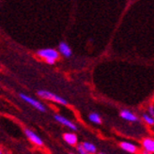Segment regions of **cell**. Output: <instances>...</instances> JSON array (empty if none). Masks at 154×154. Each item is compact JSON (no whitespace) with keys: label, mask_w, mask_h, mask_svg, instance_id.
Returning a JSON list of instances; mask_svg holds the SVG:
<instances>
[{"label":"cell","mask_w":154,"mask_h":154,"mask_svg":"<svg viewBox=\"0 0 154 154\" xmlns=\"http://www.w3.org/2000/svg\"><path fill=\"white\" fill-rule=\"evenodd\" d=\"M38 95L42 98H43V99L51 100V101H53V102H56V103H58L61 104H67V101L65 99L61 98V97L56 95L55 93H52V92H49V91L40 90V91H38Z\"/></svg>","instance_id":"6da1fadb"},{"label":"cell","mask_w":154,"mask_h":154,"mask_svg":"<svg viewBox=\"0 0 154 154\" xmlns=\"http://www.w3.org/2000/svg\"><path fill=\"white\" fill-rule=\"evenodd\" d=\"M38 56L46 59H54L56 60L58 58V52L54 49H42L38 51Z\"/></svg>","instance_id":"7a4b0ae2"},{"label":"cell","mask_w":154,"mask_h":154,"mask_svg":"<svg viewBox=\"0 0 154 154\" xmlns=\"http://www.w3.org/2000/svg\"><path fill=\"white\" fill-rule=\"evenodd\" d=\"M20 97L24 100V101H26V103H28L29 104H31L32 106H34L35 108H37L38 110H40V111H42V112H45V107L40 103V102H38V101H36V100H34V99H32V98H30V97H28V96H26V95H25V94H23V93H21L20 94Z\"/></svg>","instance_id":"3957f363"},{"label":"cell","mask_w":154,"mask_h":154,"mask_svg":"<svg viewBox=\"0 0 154 154\" xmlns=\"http://www.w3.org/2000/svg\"><path fill=\"white\" fill-rule=\"evenodd\" d=\"M25 133H26V136L29 138V139L31 140L34 144H36L37 146H42V145H43L42 140L41 138L38 137L35 133H33L32 131H30V130H28V129H26V130H25Z\"/></svg>","instance_id":"277c9868"},{"label":"cell","mask_w":154,"mask_h":154,"mask_svg":"<svg viewBox=\"0 0 154 154\" xmlns=\"http://www.w3.org/2000/svg\"><path fill=\"white\" fill-rule=\"evenodd\" d=\"M55 119H56V120H57L59 123H61V124H63V125H65V126L69 127V128L72 129V130H73V131H75V130L77 129V127L73 124V123H72V121H70L69 119H65L64 117H62V116L55 115Z\"/></svg>","instance_id":"5b68a950"},{"label":"cell","mask_w":154,"mask_h":154,"mask_svg":"<svg viewBox=\"0 0 154 154\" xmlns=\"http://www.w3.org/2000/svg\"><path fill=\"white\" fill-rule=\"evenodd\" d=\"M58 48H59V52L62 54L63 56H65L66 57H71V55H72V50H71L70 47H69L68 44H66L65 42H60Z\"/></svg>","instance_id":"8992f818"},{"label":"cell","mask_w":154,"mask_h":154,"mask_svg":"<svg viewBox=\"0 0 154 154\" xmlns=\"http://www.w3.org/2000/svg\"><path fill=\"white\" fill-rule=\"evenodd\" d=\"M143 147L145 148V150H148L151 153L154 152V140L151 138H146L143 140Z\"/></svg>","instance_id":"52a82bcc"},{"label":"cell","mask_w":154,"mask_h":154,"mask_svg":"<svg viewBox=\"0 0 154 154\" xmlns=\"http://www.w3.org/2000/svg\"><path fill=\"white\" fill-rule=\"evenodd\" d=\"M120 117H121L122 119H126V120H129V121H136V120H137L136 116L134 115L133 113H131V112L128 111V110H123V111H121V113H120Z\"/></svg>","instance_id":"ba28073f"},{"label":"cell","mask_w":154,"mask_h":154,"mask_svg":"<svg viewBox=\"0 0 154 154\" xmlns=\"http://www.w3.org/2000/svg\"><path fill=\"white\" fill-rule=\"evenodd\" d=\"M63 138L70 145H76L77 143V136L74 134H64Z\"/></svg>","instance_id":"9c48e42d"},{"label":"cell","mask_w":154,"mask_h":154,"mask_svg":"<svg viewBox=\"0 0 154 154\" xmlns=\"http://www.w3.org/2000/svg\"><path fill=\"white\" fill-rule=\"evenodd\" d=\"M120 147L126 150V151H129L131 153H134L136 151V147L134 145L131 144V143H128V142H122L120 143Z\"/></svg>","instance_id":"30bf717a"},{"label":"cell","mask_w":154,"mask_h":154,"mask_svg":"<svg viewBox=\"0 0 154 154\" xmlns=\"http://www.w3.org/2000/svg\"><path fill=\"white\" fill-rule=\"evenodd\" d=\"M82 146L88 153H95L96 152V147L93 144L88 143V142H84L82 144Z\"/></svg>","instance_id":"8fae6325"},{"label":"cell","mask_w":154,"mask_h":154,"mask_svg":"<svg viewBox=\"0 0 154 154\" xmlns=\"http://www.w3.org/2000/svg\"><path fill=\"white\" fill-rule=\"evenodd\" d=\"M88 118H89V120L90 121L96 123V124H101V123H102L101 118H100V116L98 114H96V113H91V114H89Z\"/></svg>","instance_id":"7c38bea8"},{"label":"cell","mask_w":154,"mask_h":154,"mask_svg":"<svg viewBox=\"0 0 154 154\" xmlns=\"http://www.w3.org/2000/svg\"><path fill=\"white\" fill-rule=\"evenodd\" d=\"M143 119H144V120L148 123V124H149V125H152V124H154V119L153 118H151V117H149V115H146V114H144L143 115Z\"/></svg>","instance_id":"4fadbf2b"},{"label":"cell","mask_w":154,"mask_h":154,"mask_svg":"<svg viewBox=\"0 0 154 154\" xmlns=\"http://www.w3.org/2000/svg\"><path fill=\"white\" fill-rule=\"evenodd\" d=\"M78 151H79V153L80 154H89L86 149H84V147L81 145V146H78Z\"/></svg>","instance_id":"5bb4252c"},{"label":"cell","mask_w":154,"mask_h":154,"mask_svg":"<svg viewBox=\"0 0 154 154\" xmlns=\"http://www.w3.org/2000/svg\"><path fill=\"white\" fill-rule=\"evenodd\" d=\"M149 112L150 116H152V117H154V109H153V107H152V106H149Z\"/></svg>","instance_id":"9a60e30c"},{"label":"cell","mask_w":154,"mask_h":154,"mask_svg":"<svg viewBox=\"0 0 154 154\" xmlns=\"http://www.w3.org/2000/svg\"><path fill=\"white\" fill-rule=\"evenodd\" d=\"M45 61H46V62H47L48 64H54V63H55V60H54V59H46Z\"/></svg>","instance_id":"2e32d148"},{"label":"cell","mask_w":154,"mask_h":154,"mask_svg":"<svg viewBox=\"0 0 154 154\" xmlns=\"http://www.w3.org/2000/svg\"><path fill=\"white\" fill-rule=\"evenodd\" d=\"M143 154H152V153L149 152V151H148V150H144L143 151Z\"/></svg>","instance_id":"e0dca14e"},{"label":"cell","mask_w":154,"mask_h":154,"mask_svg":"<svg viewBox=\"0 0 154 154\" xmlns=\"http://www.w3.org/2000/svg\"><path fill=\"white\" fill-rule=\"evenodd\" d=\"M100 154H105V153H100Z\"/></svg>","instance_id":"ac0fdd59"},{"label":"cell","mask_w":154,"mask_h":154,"mask_svg":"<svg viewBox=\"0 0 154 154\" xmlns=\"http://www.w3.org/2000/svg\"><path fill=\"white\" fill-rule=\"evenodd\" d=\"M70 154H73V153H70Z\"/></svg>","instance_id":"d6986e66"}]
</instances>
